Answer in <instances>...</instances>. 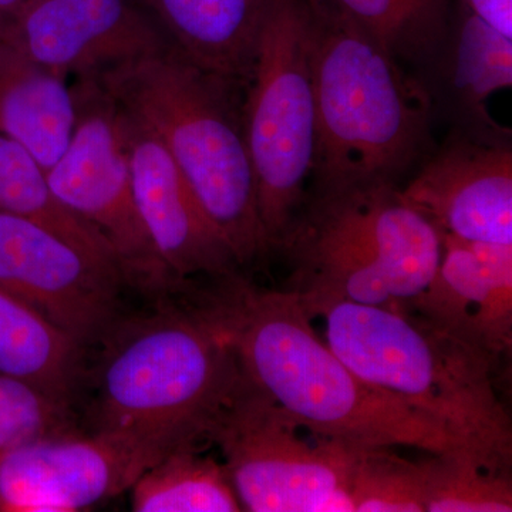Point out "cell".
I'll return each instance as SVG.
<instances>
[{
    "label": "cell",
    "mask_w": 512,
    "mask_h": 512,
    "mask_svg": "<svg viewBox=\"0 0 512 512\" xmlns=\"http://www.w3.org/2000/svg\"><path fill=\"white\" fill-rule=\"evenodd\" d=\"M215 282L200 303L239 373L296 423L362 446L470 454L439 424L357 376L316 335L298 293L256 288L237 274Z\"/></svg>",
    "instance_id": "1"
},
{
    "label": "cell",
    "mask_w": 512,
    "mask_h": 512,
    "mask_svg": "<svg viewBox=\"0 0 512 512\" xmlns=\"http://www.w3.org/2000/svg\"><path fill=\"white\" fill-rule=\"evenodd\" d=\"M302 305L323 320L325 342L357 376L439 424L481 463L511 471L512 424L495 389L497 360L413 311Z\"/></svg>",
    "instance_id": "2"
},
{
    "label": "cell",
    "mask_w": 512,
    "mask_h": 512,
    "mask_svg": "<svg viewBox=\"0 0 512 512\" xmlns=\"http://www.w3.org/2000/svg\"><path fill=\"white\" fill-rule=\"evenodd\" d=\"M90 80L156 134L239 268L269 251L238 86L173 45Z\"/></svg>",
    "instance_id": "3"
},
{
    "label": "cell",
    "mask_w": 512,
    "mask_h": 512,
    "mask_svg": "<svg viewBox=\"0 0 512 512\" xmlns=\"http://www.w3.org/2000/svg\"><path fill=\"white\" fill-rule=\"evenodd\" d=\"M312 9L316 195L396 184L426 141L430 100L396 57L326 0Z\"/></svg>",
    "instance_id": "4"
},
{
    "label": "cell",
    "mask_w": 512,
    "mask_h": 512,
    "mask_svg": "<svg viewBox=\"0 0 512 512\" xmlns=\"http://www.w3.org/2000/svg\"><path fill=\"white\" fill-rule=\"evenodd\" d=\"M97 367L93 430L180 448L208 443L239 373L227 339L195 306H165L117 330Z\"/></svg>",
    "instance_id": "5"
},
{
    "label": "cell",
    "mask_w": 512,
    "mask_h": 512,
    "mask_svg": "<svg viewBox=\"0 0 512 512\" xmlns=\"http://www.w3.org/2000/svg\"><path fill=\"white\" fill-rule=\"evenodd\" d=\"M281 249L302 302L406 311L436 275L441 235L396 184H373L316 195Z\"/></svg>",
    "instance_id": "6"
},
{
    "label": "cell",
    "mask_w": 512,
    "mask_h": 512,
    "mask_svg": "<svg viewBox=\"0 0 512 512\" xmlns=\"http://www.w3.org/2000/svg\"><path fill=\"white\" fill-rule=\"evenodd\" d=\"M312 26L308 0H268L242 106L268 249L291 234L315 168Z\"/></svg>",
    "instance_id": "7"
},
{
    "label": "cell",
    "mask_w": 512,
    "mask_h": 512,
    "mask_svg": "<svg viewBox=\"0 0 512 512\" xmlns=\"http://www.w3.org/2000/svg\"><path fill=\"white\" fill-rule=\"evenodd\" d=\"M208 443L220 448L242 511L355 512L350 477L357 444L306 429L242 375Z\"/></svg>",
    "instance_id": "8"
},
{
    "label": "cell",
    "mask_w": 512,
    "mask_h": 512,
    "mask_svg": "<svg viewBox=\"0 0 512 512\" xmlns=\"http://www.w3.org/2000/svg\"><path fill=\"white\" fill-rule=\"evenodd\" d=\"M76 126L46 173L57 200L109 245L124 282L150 293L183 288L148 237L131 180L120 107L96 80H77Z\"/></svg>",
    "instance_id": "9"
},
{
    "label": "cell",
    "mask_w": 512,
    "mask_h": 512,
    "mask_svg": "<svg viewBox=\"0 0 512 512\" xmlns=\"http://www.w3.org/2000/svg\"><path fill=\"white\" fill-rule=\"evenodd\" d=\"M173 450L121 431L79 430L0 451V512L89 510Z\"/></svg>",
    "instance_id": "10"
},
{
    "label": "cell",
    "mask_w": 512,
    "mask_h": 512,
    "mask_svg": "<svg viewBox=\"0 0 512 512\" xmlns=\"http://www.w3.org/2000/svg\"><path fill=\"white\" fill-rule=\"evenodd\" d=\"M121 282L116 266L35 221L0 212V286L84 348L116 325Z\"/></svg>",
    "instance_id": "11"
},
{
    "label": "cell",
    "mask_w": 512,
    "mask_h": 512,
    "mask_svg": "<svg viewBox=\"0 0 512 512\" xmlns=\"http://www.w3.org/2000/svg\"><path fill=\"white\" fill-rule=\"evenodd\" d=\"M3 37L57 76L79 80L170 46L130 0H32Z\"/></svg>",
    "instance_id": "12"
},
{
    "label": "cell",
    "mask_w": 512,
    "mask_h": 512,
    "mask_svg": "<svg viewBox=\"0 0 512 512\" xmlns=\"http://www.w3.org/2000/svg\"><path fill=\"white\" fill-rule=\"evenodd\" d=\"M119 107L138 212L168 271L184 286L190 279L215 281L237 274V259L163 143L146 124Z\"/></svg>",
    "instance_id": "13"
},
{
    "label": "cell",
    "mask_w": 512,
    "mask_h": 512,
    "mask_svg": "<svg viewBox=\"0 0 512 512\" xmlns=\"http://www.w3.org/2000/svg\"><path fill=\"white\" fill-rule=\"evenodd\" d=\"M400 195L440 234L512 245V151L468 138L448 143Z\"/></svg>",
    "instance_id": "14"
},
{
    "label": "cell",
    "mask_w": 512,
    "mask_h": 512,
    "mask_svg": "<svg viewBox=\"0 0 512 512\" xmlns=\"http://www.w3.org/2000/svg\"><path fill=\"white\" fill-rule=\"evenodd\" d=\"M440 235L436 275L406 311L498 360L512 348V245Z\"/></svg>",
    "instance_id": "15"
},
{
    "label": "cell",
    "mask_w": 512,
    "mask_h": 512,
    "mask_svg": "<svg viewBox=\"0 0 512 512\" xmlns=\"http://www.w3.org/2000/svg\"><path fill=\"white\" fill-rule=\"evenodd\" d=\"M173 46L235 86H247L268 0H143Z\"/></svg>",
    "instance_id": "16"
},
{
    "label": "cell",
    "mask_w": 512,
    "mask_h": 512,
    "mask_svg": "<svg viewBox=\"0 0 512 512\" xmlns=\"http://www.w3.org/2000/svg\"><path fill=\"white\" fill-rule=\"evenodd\" d=\"M76 126V100L66 79L0 37V134L12 138L49 171Z\"/></svg>",
    "instance_id": "17"
},
{
    "label": "cell",
    "mask_w": 512,
    "mask_h": 512,
    "mask_svg": "<svg viewBox=\"0 0 512 512\" xmlns=\"http://www.w3.org/2000/svg\"><path fill=\"white\" fill-rule=\"evenodd\" d=\"M82 343L0 286V372L73 404L83 377Z\"/></svg>",
    "instance_id": "18"
},
{
    "label": "cell",
    "mask_w": 512,
    "mask_h": 512,
    "mask_svg": "<svg viewBox=\"0 0 512 512\" xmlns=\"http://www.w3.org/2000/svg\"><path fill=\"white\" fill-rule=\"evenodd\" d=\"M136 512L242 511L222 461L201 446L175 448L146 468L130 487Z\"/></svg>",
    "instance_id": "19"
},
{
    "label": "cell",
    "mask_w": 512,
    "mask_h": 512,
    "mask_svg": "<svg viewBox=\"0 0 512 512\" xmlns=\"http://www.w3.org/2000/svg\"><path fill=\"white\" fill-rule=\"evenodd\" d=\"M0 212L35 221L74 247L119 269L106 241L57 200L46 171L36 158L3 134H0Z\"/></svg>",
    "instance_id": "20"
},
{
    "label": "cell",
    "mask_w": 512,
    "mask_h": 512,
    "mask_svg": "<svg viewBox=\"0 0 512 512\" xmlns=\"http://www.w3.org/2000/svg\"><path fill=\"white\" fill-rule=\"evenodd\" d=\"M396 59L417 60L437 49L448 0H326Z\"/></svg>",
    "instance_id": "21"
},
{
    "label": "cell",
    "mask_w": 512,
    "mask_h": 512,
    "mask_svg": "<svg viewBox=\"0 0 512 512\" xmlns=\"http://www.w3.org/2000/svg\"><path fill=\"white\" fill-rule=\"evenodd\" d=\"M426 512H511V471L466 453H437L420 461Z\"/></svg>",
    "instance_id": "22"
},
{
    "label": "cell",
    "mask_w": 512,
    "mask_h": 512,
    "mask_svg": "<svg viewBox=\"0 0 512 512\" xmlns=\"http://www.w3.org/2000/svg\"><path fill=\"white\" fill-rule=\"evenodd\" d=\"M394 447L357 444L350 495L355 512H426L420 461Z\"/></svg>",
    "instance_id": "23"
},
{
    "label": "cell",
    "mask_w": 512,
    "mask_h": 512,
    "mask_svg": "<svg viewBox=\"0 0 512 512\" xmlns=\"http://www.w3.org/2000/svg\"><path fill=\"white\" fill-rule=\"evenodd\" d=\"M512 86V39L468 13L458 30L454 87L461 100L483 113L485 101Z\"/></svg>",
    "instance_id": "24"
},
{
    "label": "cell",
    "mask_w": 512,
    "mask_h": 512,
    "mask_svg": "<svg viewBox=\"0 0 512 512\" xmlns=\"http://www.w3.org/2000/svg\"><path fill=\"white\" fill-rule=\"evenodd\" d=\"M79 430L73 404L0 372V451Z\"/></svg>",
    "instance_id": "25"
},
{
    "label": "cell",
    "mask_w": 512,
    "mask_h": 512,
    "mask_svg": "<svg viewBox=\"0 0 512 512\" xmlns=\"http://www.w3.org/2000/svg\"><path fill=\"white\" fill-rule=\"evenodd\" d=\"M477 18L512 39V0H466Z\"/></svg>",
    "instance_id": "26"
}]
</instances>
